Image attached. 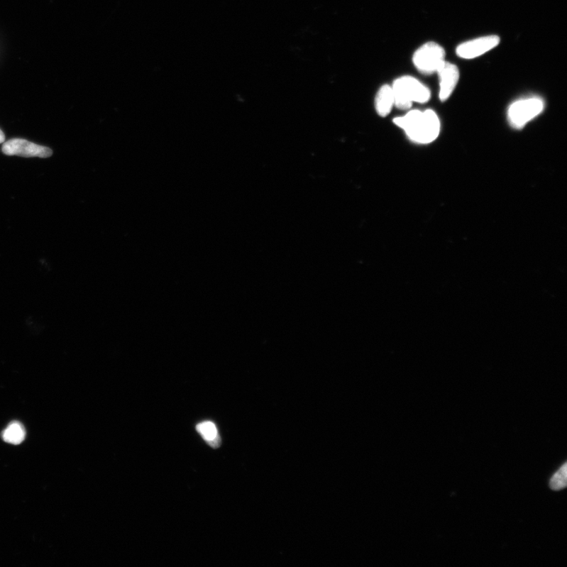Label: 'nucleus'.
Instances as JSON below:
<instances>
[{
	"label": "nucleus",
	"instance_id": "obj_1",
	"mask_svg": "<svg viewBox=\"0 0 567 567\" xmlns=\"http://www.w3.org/2000/svg\"><path fill=\"white\" fill-rule=\"evenodd\" d=\"M394 123L403 129L407 138L419 145H428L439 138L441 121L433 110L409 111L404 117L396 118Z\"/></svg>",
	"mask_w": 567,
	"mask_h": 567
},
{
	"label": "nucleus",
	"instance_id": "obj_2",
	"mask_svg": "<svg viewBox=\"0 0 567 567\" xmlns=\"http://www.w3.org/2000/svg\"><path fill=\"white\" fill-rule=\"evenodd\" d=\"M392 89L395 106L400 110L410 109L413 103L426 104L431 98L427 86L411 76L397 79Z\"/></svg>",
	"mask_w": 567,
	"mask_h": 567
},
{
	"label": "nucleus",
	"instance_id": "obj_3",
	"mask_svg": "<svg viewBox=\"0 0 567 567\" xmlns=\"http://www.w3.org/2000/svg\"><path fill=\"white\" fill-rule=\"evenodd\" d=\"M544 109L543 99L532 97L517 100L509 106L507 119L510 125L515 128H522L532 121Z\"/></svg>",
	"mask_w": 567,
	"mask_h": 567
},
{
	"label": "nucleus",
	"instance_id": "obj_4",
	"mask_svg": "<svg viewBox=\"0 0 567 567\" xmlns=\"http://www.w3.org/2000/svg\"><path fill=\"white\" fill-rule=\"evenodd\" d=\"M414 67L426 75L436 73L445 60V51L435 42H428L416 50L413 55Z\"/></svg>",
	"mask_w": 567,
	"mask_h": 567
},
{
	"label": "nucleus",
	"instance_id": "obj_5",
	"mask_svg": "<svg viewBox=\"0 0 567 567\" xmlns=\"http://www.w3.org/2000/svg\"><path fill=\"white\" fill-rule=\"evenodd\" d=\"M500 43V38L497 35H485L459 45L456 48V54L461 59H475L497 48Z\"/></svg>",
	"mask_w": 567,
	"mask_h": 567
},
{
	"label": "nucleus",
	"instance_id": "obj_6",
	"mask_svg": "<svg viewBox=\"0 0 567 567\" xmlns=\"http://www.w3.org/2000/svg\"><path fill=\"white\" fill-rule=\"evenodd\" d=\"M2 150L6 155L23 157L48 158L53 153L52 149L35 145L34 143L23 139H12L6 141Z\"/></svg>",
	"mask_w": 567,
	"mask_h": 567
},
{
	"label": "nucleus",
	"instance_id": "obj_7",
	"mask_svg": "<svg viewBox=\"0 0 567 567\" xmlns=\"http://www.w3.org/2000/svg\"><path fill=\"white\" fill-rule=\"evenodd\" d=\"M440 81L439 98L441 101L449 99L456 88L459 80V70L455 64L445 61L437 70Z\"/></svg>",
	"mask_w": 567,
	"mask_h": 567
},
{
	"label": "nucleus",
	"instance_id": "obj_8",
	"mask_svg": "<svg viewBox=\"0 0 567 567\" xmlns=\"http://www.w3.org/2000/svg\"><path fill=\"white\" fill-rule=\"evenodd\" d=\"M394 106L392 86L385 84L379 89L375 98V109L378 116L380 117L389 116Z\"/></svg>",
	"mask_w": 567,
	"mask_h": 567
},
{
	"label": "nucleus",
	"instance_id": "obj_9",
	"mask_svg": "<svg viewBox=\"0 0 567 567\" xmlns=\"http://www.w3.org/2000/svg\"><path fill=\"white\" fill-rule=\"evenodd\" d=\"M197 430L211 448H218L220 446L221 437L214 422H201L197 426Z\"/></svg>",
	"mask_w": 567,
	"mask_h": 567
},
{
	"label": "nucleus",
	"instance_id": "obj_10",
	"mask_svg": "<svg viewBox=\"0 0 567 567\" xmlns=\"http://www.w3.org/2000/svg\"><path fill=\"white\" fill-rule=\"evenodd\" d=\"M26 431L19 422H12L3 433L4 440L12 444H19L25 440Z\"/></svg>",
	"mask_w": 567,
	"mask_h": 567
},
{
	"label": "nucleus",
	"instance_id": "obj_11",
	"mask_svg": "<svg viewBox=\"0 0 567 567\" xmlns=\"http://www.w3.org/2000/svg\"><path fill=\"white\" fill-rule=\"evenodd\" d=\"M566 468L567 465L564 463L561 469H559L550 480L551 490L554 491H559L565 489L566 487Z\"/></svg>",
	"mask_w": 567,
	"mask_h": 567
},
{
	"label": "nucleus",
	"instance_id": "obj_12",
	"mask_svg": "<svg viewBox=\"0 0 567 567\" xmlns=\"http://www.w3.org/2000/svg\"><path fill=\"white\" fill-rule=\"evenodd\" d=\"M5 141V136L1 129H0V143H2Z\"/></svg>",
	"mask_w": 567,
	"mask_h": 567
}]
</instances>
